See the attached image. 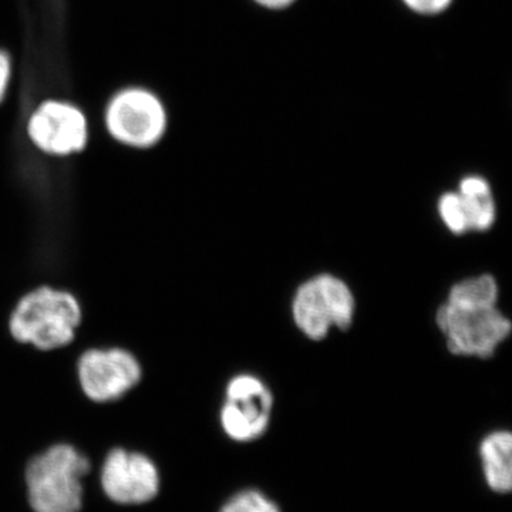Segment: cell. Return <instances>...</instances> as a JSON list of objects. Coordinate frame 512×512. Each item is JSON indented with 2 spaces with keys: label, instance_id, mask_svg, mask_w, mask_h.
<instances>
[{
  "label": "cell",
  "instance_id": "obj_1",
  "mask_svg": "<svg viewBox=\"0 0 512 512\" xmlns=\"http://www.w3.org/2000/svg\"><path fill=\"white\" fill-rule=\"evenodd\" d=\"M82 319V305L72 292L39 286L16 303L9 318V332L22 345L52 352L76 339Z\"/></svg>",
  "mask_w": 512,
  "mask_h": 512
},
{
  "label": "cell",
  "instance_id": "obj_2",
  "mask_svg": "<svg viewBox=\"0 0 512 512\" xmlns=\"http://www.w3.org/2000/svg\"><path fill=\"white\" fill-rule=\"evenodd\" d=\"M90 461L70 444H56L30 461L26 471L29 500L35 512H79L82 478Z\"/></svg>",
  "mask_w": 512,
  "mask_h": 512
},
{
  "label": "cell",
  "instance_id": "obj_3",
  "mask_svg": "<svg viewBox=\"0 0 512 512\" xmlns=\"http://www.w3.org/2000/svg\"><path fill=\"white\" fill-rule=\"evenodd\" d=\"M355 296L342 279L318 275L299 286L292 305L293 320L306 338L325 339L329 330H348L355 318Z\"/></svg>",
  "mask_w": 512,
  "mask_h": 512
},
{
  "label": "cell",
  "instance_id": "obj_4",
  "mask_svg": "<svg viewBox=\"0 0 512 512\" xmlns=\"http://www.w3.org/2000/svg\"><path fill=\"white\" fill-rule=\"evenodd\" d=\"M437 326L447 339L453 355L491 357L498 346L510 336L511 322L497 306L483 309H460L440 306Z\"/></svg>",
  "mask_w": 512,
  "mask_h": 512
},
{
  "label": "cell",
  "instance_id": "obj_5",
  "mask_svg": "<svg viewBox=\"0 0 512 512\" xmlns=\"http://www.w3.org/2000/svg\"><path fill=\"white\" fill-rule=\"evenodd\" d=\"M77 379L87 399L113 403L137 387L143 379V367L126 349L93 348L79 357Z\"/></svg>",
  "mask_w": 512,
  "mask_h": 512
},
{
  "label": "cell",
  "instance_id": "obj_6",
  "mask_svg": "<svg viewBox=\"0 0 512 512\" xmlns=\"http://www.w3.org/2000/svg\"><path fill=\"white\" fill-rule=\"evenodd\" d=\"M107 127L114 138L128 146L146 148L156 144L165 130L160 101L144 90H127L111 101Z\"/></svg>",
  "mask_w": 512,
  "mask_h": 512
},
{
  "label": "cell",
  "instance_id": "obj_7",
  "mask_svg": "<svg viewBox=\"0 0 512 512\" xmlns=\"http://www.w3.org/2000/svg\"><path fill=\"white\" fill-rule=\"evenodd\" d=\"M101 485L114 503L143 504L160 490V474L147 456L116 448L101 468Z\"/></svg>",
  "mask_w": 512,
  "mask_h": 512
},
{
  "label": "cell",
  "instance_id": "obj_8",
  "mask_svg": "<svg viewBox=\"0 0 512 512\" xmlns=\"http://www.w3.org/2000/svg\"><path fill=\"white\" fill-rule=\"evenodd\" d=\"M29 134L40 150L55 156H67L86 146V120L69 104L50 101L33 114Z\"/></svg>",
  "mask_w": 512,
  "mask_h": 512
},
{
  "label": "cell",
  "instance_id": "obj_9",
  "mask_svg": "<svg viewBox=\"0 0 512 512\" xmlns=\"http://www.w3.org/2000/svg\"><path fill=\"white\" fill-rule=\"evenodd\" d=\"M272 407L274 397L268 387L241 399H227L221 410L222 429L238 443L254 441L268 429Z\"/></svg>",
  "mask_w": 512,
  "mask_h": 512
},
{
  "label": "cell",
  "instance_id": "obj_10",
  "mask_svg": "<svg viewBox=\"0 0 512 512\" xmlns=\"http://www.w3.org/2000/svg\"><path fill=\"white\" fill-rule=\"evenodd\" d=\"M485 483L497 494L512 488V436L510 431H494L480 444Z\"/></svg>",
  "mask_w": 512,
  "mask_h": 512
},
{
  "label": "cell",
  "instance_id": "obj_11",
  "mask_svg": "<svg viewBox=\"0 0 512 512\" xmlns=\"http://www.w3.org/2000/svg\"><path fill=\"white\" fill-rule=\"evenodd\" d=\"M468 231H487L495 221V202L490 184L478 175L464 178L457 191Z\"/></svg>",
  "mask_w": 512,
  "mask_h": 512
},
{
  "label": "cell",
  "instance_id": "obj_12",
  "mask_svg": "<svg viewBox=\"0 0 512 512\" xmlns=\"http://www.w3.org/2000/svg\"><path fill=\"white\" fill-rule=\"evenodd\" d=\"M497 301V281L491 275H481L454 285L446 303L460 309H483L497 306Z\"/></svg>",
  "mask_w": 512,
  "mask_h": 512
},
{
  "label": "cell",
  "instance_id": "obj_13",
  "mask_svg": "<svg viewBox=\"0 0 512 512\" xmlns=\"http://www.w3.org/2000/svg\"><path fill=\"white\" fill-rule=\"evenodd\" d=\"M220 512H281L261 491L247 490L232 497Z\"/></svg>",
  "mask_w": 512,
  "mask_h": 512
},
{
  "label": "cell",
  "instance_id": "obj_14",
  "mask_svg": "<svg viewBox=\"0 0 512 512\" xmlns=\"http://www.w3.org/2000/svg\"><path fill=\"white\" fill-rule=\"evenodd\" d=\"M439 214L444 225H446L453 234L463 235L468 232L466 217H464L463 208H461V202L457 192H446V194L441 195Z\"/></svg>",
  "mask_w": 512,
  "mask_h": 512
},
{
  "label": "cell",
  "instance_id": "obj_15",
  "mask_svg": "<svg viewBox=\"0 0 512 512\" xmlns=\"http://www.w3.org/2000/svg\"><path fill=\"white\" fill-rule=\"evenodd\" d=\"M404 5L420 15H437L444 12L453 0H403Z\"/></svg>",
  "mask_w": 512,
  "mask_h": 512
},
{
  "label": "cell",
  "instance_id": "obj_16",
  "mask_svg": "<svg viewBox=\"0 0 512 512\" xmlns=\"http://www.w3.org/2000/svg\"><path fill=\"white\" fill-rule=\"evenodd\" d=\"M10 76V62L9 57L5 53L0 52V100L6 92Z\"/></svg>",
  "mask_w": 512,
  "mask_h": 512
},
{
  "label": "cell",
  "instance_id": "obj_17",
  "mask_svg": "<svg viewBox=\"0 0 512 512\" xmlns=\"http://www.w3.org/2000/svg\"><path fill=\"white\" fill-rule=\"evenodd\" d=\"M262 8L269 10H282L289 8L296 0H254Z\"/></svg>",
  "mask_w": 512,
  "mask_h": 512
}]
</instances>
